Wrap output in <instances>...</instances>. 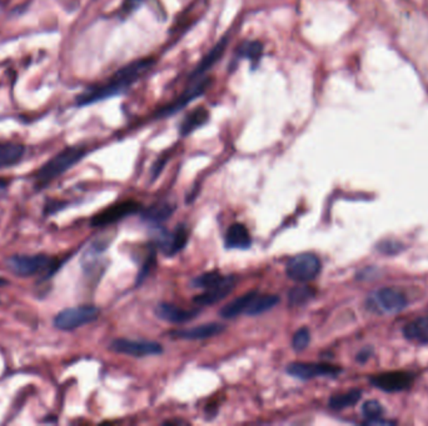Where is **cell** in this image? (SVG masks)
<instances>
[{"label":"cell","mask_w":428,"mask_h":426,"mask_svg":"<svg viewBox=\"0 0 428 426\" xmlns=\"http://www.w3.org/2000/svg\"><path fill=\"white\" fill-rule=\"evenodd\" d=\"M153 64L154 59L142 58L124 65L121 69L116 70V73L109 76L107 81L91 85L86 90H83L76 98V105L87 106L91 104L98 103L126 92L128 88L133 85L140 76H143L148 70L151 69Z\"/></svg>","instance_id":"cell-1"},{"label":"cell","mask_w":428,"mask_h":426,"mask_svg":"<svg viewBox=\"0 0 428 426\" xmlns=\"http://www.w3.org/2000/svg\"><path fill=\"white\" fill-rule=\"evenodd\" d=\"M87 149L84 146H68L62 150L57 156H53L35 174V180L38 186L49 184L54 179L68 172L70 167L81 162L87 156Z\"/></svg>","instance_id":"cell-2"},{"label":"cell","mask_w":428,"mask_h":426,"mask_svg":"<svg viewBox=\"0 0 428 426\" xmlns=\"http://www.w3.org/2000/svg\"><path fill=\"white\" fill-rule=\"evenodd\" d=\"M6 265L14 275L27 277L49 270L52 266H55V261L44 254L13 255L6 260Z\"/></svg>","instance_id":"cell-3"},{"label":"cell","mask_w":428,"mask_h":426,"mask_svg":"<svg viewBox=\"0 0 428 426\" xmlns=\"http://www.w3.org/2000/svg\"><path fill=\"white\" fill-rule=\"evenodd\" d=\"M99 309L93 305L76 306L68 308L58 312L54 317V327L59 330L70 331L84 327L97 320Z\"/></svg>","instance_id":"cell-4"},{"label":"cell","mask_w":428,"mask_h":426,"mask_svg":"<svg viewBox=\"0 0 428 426\" xmlns=\"http://www.w3.org/2000/svg\"><path fill=\"white\" fill-rule=\"evenodd\" d=\"M367 306L377 314H394L405 309L407 299L397 289L382 288L370 295Z\"/></svg>","instance_id":"cell-5"},{"label":"cell","mask_w":428,"mask_h":426,"mask_svg":"<svg viewBox=\"0 0 428 426\" xmlns=\"http://www.w3.org/2000/svg\"><path fill=\"white\" fill-rule=\"evenodd\" d=\"M321 269L322 264L319 256L307 253L293 256L286 266V273L295 282H307L316 279Z\"/></svg>","instance_id":"cell-6"},{"label":"cell","mask_w":428,"mask_h":426,"mask_svg":"<svg viewBox=\"0 0 428 426\" xmlns=\"http://www.w3.org/2000/svg\"><path fill=\"white\" fill-rule=\"evenodd\" d=\"M112 352L134 357L159 355L163 352V346L151 340L116 339L110 343Z\"/></svg>","instance_id":"cell-7"},{"label":"cell","mask_w":428,"mask_h":426,"mask_svg":"<svg viewBox=\"0 0 428 426\" xmlns=\"http://www.w3.org/2000/svg\"><path fill=\"white\" fill-rule=\"evenodd\" d=\"M140 209H142V205L134 200L116 202L114 205L107 207L100 213L94 215L91 225L92 226H108V225L114 224L116 221L127 218L132 214L138 213Z\"/></svg>","instance_id":"cell-8"},{"label":"cell","mask_w":428,"mask_h":426,"mask_svg":"<svg viewBox=\"0 0 428 426\" xmlns=\"http://www.w3.org/2000/svg\"><path fill=\"white\" fill-rule=\"evenodd\" d=\"M210 83H212L210 76H204L199 81L189 83V88L180 97L175 99L173 103L163 106L162 109L156 113V116H168L170 114H174V113H178L180 110L183 109L185 106L191 103L192 100L199 98L201 95H203L206 90L208 89Z\"/></svg>","instance_id":"cell-9"},{"label":"cell","mask_w":428,"mask_h":426,"mask_svg":"<svg viewBox=\"0 0 428 426\" xmlns=\"http://www.w3.org/2000/svg\"><path fill=\"white\" fill-rule=\"evenodd\" d=\"M287 373L302 380H309L319 376H336L341 369L327 364L292 363L287 368Z\"/></svg>","instance_id":"cell-10"},{"label":"cell","mask_w":428,"mask_h":426,"mask_svg":"<svg viewBox=\"0 0 428 426\" xmlns=\"http://www.w3.org/2000/svg\"><path fill=\"white\" fill-rule=\"evenodd\" d=\"M189 239V231L185 225L180 224L172 233L164 231L162 235L158 236V245L163 254L167 256H173L185 248Z\"/></svg>","instance_id":"cell-11"},{"label":"cell","mask_w":428,"mask_h":426,"mask_svg":"<svg viewBox=\"0 0 428 426\" xmlns=\"http://www.w3.org/2000/svg\"><path fill=\"white\" fill-rule=\"evenodd\" d=\"M234 288V277H226L225 280L218 282L217 285L206 289L203 294H199L193 299V301L199 306H208L225 299L227 295L231 293Z\"/></svg>","instance_id":"cell-12"},{"label":"cell","mask_w":428,"mask_h":426,"mask_svg":"<svg viewBox=\"0 0 428 426\" xmlns=\"http://www.w3.org/2000/svg\"><path fill=\"white\" fill-rule=\"evenodd\" d=\"M226 330V327L218 323H208L204 325H198L194 328L180 329L173 330L169 334L177 339L185 340H203L209 339L215 335H220Z\"/></svg>","instance_id":"cell-13"},{"label":"cell","mask_w":428,"mask_h":426,"mask_svg":"<svg viewBox=\"0 0 428 426\" xmlns=\"http://www.w3.org/2000/svg\"><path fill=\"white\" fill-rule=\"evenodd\" d=\"M199 309H182L180 306L162 303L156 308V317L164 322L173 324H183L197 317Z\"/></svg>","instance_id":"cell-14"},{"label":"cell","mask_w":428,"mask_h":426,"mask_svg":"<svg viewBox=\"0 0 428 426\" xmlns=\"http://www.w3.org/2000/svg\"><path fill=\"white\" fill-rule=\"evenodd\" d=\"M227 44H228V38H227V36H223V38H222V39H220V41L207 53V55L198 63L197 67L192 71L191 76H189V83L199 81V79H202V78L206 76V73L213 67L214 64L220 60L222 54L226 50Z\"/></svg>","instance_id":"cell-15"},{"label":"cell","mask_w":428,"mask_h":426,"mask_svg":"<svg viewBox=\"0 0 428 426\" xmlns=\"http://www.w3.org/2000/svg\"><path fill=\"white\" fill-rule=\"evenodd\" d=\"M372 384L384 392H399L410 386L411 376L402 371L386 373V374L377 375L376 378L372 379Z\"/></svg>","instance_id":"cell-16"},{"label":"cell","mask_w":428,"mask_h":426,"mask_svg":"<svg viewBox=\"0 0 428 426\" xmlns=\"http://www.w3.org/2000/svg\"><path fill=\"white\" fill-rule=\"evenodd\" d=\"M225 242L228 249H249L252 245V238L247 226L241 223L232 224L226 233Z\"/></svg>","instance_id":"cell-17"},{"label":"cell","mask_w":428,"mask_h":426,"mask_svg":"<svg viewBox=\"0 0 428 426\" xmlns=\"http://www.w3.org/2000/svg\"><path fill=\"white\" fill-rule=\"evenodd\" d=\"M209 119V111L203 108L197 106L196 109L191 110L187 116L183 118L180 123V132L182 137H188L189 134L196 132L197 129L203 127Z\"/></svg>","instance_id":"cell-18"},{"label":"cell","mask_w":428,"mask_h":426,"mask_svg":"<svg viewBox=\"0 0 428 426\" xmlns=\"http://www.w3.org/2000/svg\"><path fill=\"white\" fill-rule=\"evenodd\" d=\"M25 146L15 142H1L0 143V169L13 167L23 159Z\"/></svg>","instance_id":"cell-19"},{"label":"cell","mask_w":428,"mask_h":426,"mask_svg":"<svg viewBox=\"0 0 428 426\" xmlns=\"http://www.w3.org/2000/svg\"><path fill=\"white\" fill-rule=\"evenodd\" d=\"M258 294L257 290H252L249 293L241 295L237 299L232 300L231 303H228L226 306L222 308L220 311V315L225 319H233L237 317L238 315L243 314L250 305L252 300L255 299V295Z\"/></svg>","instance_id":"cell-20"},{"label":"cell","mask_w":428,"mask_h":426,"mask_svg":"<svg viewBox=\"0 0 428 426\" xmlns=\"http://www.w3.org/2000/svg\"><path fill=\"white\" fill-rule=\"evenodd\" d=\"M403 334L408 340L420 344H428V317H418L403 329Z\"/></svg>","instance_id":"cell-21"},{"label":"cell","mask_w":428,"mask_h":426,"mask_svg":"<svg viewBox=\"0 0 428 426\" xmlns=\"http://www.w3.org/2000/svg\"><path fill=\"white\" fill-rule=\"evenodd\" d=\"M174 210H175V207L172 202H156L145 209L143 212V219L148 220L151 223H162L164 220L168 219Z\"/></svg>","instance_id":"cell-22"},{"label":"cell","mask_w":428,"mask_h":426,"mask_svg":"<svg viewBox=\"0 0 428 426\" xmlns=\"http://www.w3.org/2000/svg\"><path fill=\"white\" fill-rule=\"evenodd\" d=\"M279 303V296L278 295H260L257 294L255 299L252 300L250 305L246 311L247 315L250 317H257L266 311L271 310L274 306Z\"/></svg>","instance_id":"cell-23"},{"label":"cell","mask_w":428,"mask_h":426,"mask_svg":"<svg viewBox=\"0 0 428 426\" xmlns=\"http://www.w3.org/2000/svg\"><path fill=\"white\" fill-rule=\"evenodd\" d=\"M262 54H263V46L260 41H244L238 46V57L248 59L252 63H258Z\"/></svg>","instance_id":"cell-24"},{"label":"cell","mask_w":428,"mask_h":426,"mask_svg":"<svg viewBox=\"0 0 428 426\" xmlns=\"http://www.w3.org/2000/svg\"><path fill=\"white\" fill-rule=\"evenodd\" d=\"M316 291L314 289L308 285H301L292 289L288 295V301L290 306H302L308 304L314 298Z\"/></svg>","instance_id":"cell-25"},{"label":"cell","mask_w":428,"mask_h":426,"mask_svg":"<svg viewBox=\"0 0 428 426\" xmlns=\"http://www.w3.org/2000/svg\"><path fill=\"white\" fill-rule=\"evenodd\" d=\"M361 397V392L359 390H351L346 394L336 395V397H330V406L332 409L342 410L346 409L348 406H352L357 403Z\"/></svg>","instance_id":"cell-26"},{"label":"cell","mask_w":428,"mask_h":426,"mask_svg":"<svg viewBox=\"0 0 428 426\" xmlns=\"http://www.w3.org/2000/svg\"><path fill=\"white\" fill-rule=\"evenodd\" d=\"M225 277H226L222 275L218 270L208 271V273H204L202 275L196 277V279L192 282V284H193L194 288H201L206 290V289L217 285V284L222 282V280H225Z\"/></svg>","instance_id":"cell-27"},{"label":"cell","mask_w":428,"mask_h":426,"mask_svg":"<svg viewBox=\"0 0 428 426\" xmlns=\"http://www.w3.org/2000/svg\"><path fill=\"white\" fill-rule=\"evenodd\" d=\"M362 413L365 415L367 422L368 421L377 420V419H381L382 418L383 406L381 404L378 403L377 400H368L363 404L362 406Z\"/></svg>","instance_id":"cell-28"},{"label":"cell","mask_w":428,"mask_h":426,"mask_svg":"<svg viewBox=\"0 0 428 426\" xmlns=\"http://www.w3.org/2000/svg\"><path fill=\"white\" fill-rule=\"evenodd\" d=\"M311 343V333L307 328H301L295 331L292 339V346L295 352H302L305 350L307 346Z\"/></svg>","instance_id":"cell-29"},{"label":"cell","mask_w":428,"mask_h":426,"mask_svg":"<svg viewBox=\"0 0 428 426\" xmlns=\"http://www.w3.org/2000/svg\"><path fill=\"white\" fill-rule=\"evenodd\" d=\"M156 260V250H152L149 255H148V258L145 260V264H143V268H142V270L139 271L138 279H137V284H140V282L145 280V277L148 275V273L151 270L152 266H153V261Z\"/></svg>","instance_id":"cell-30"},{"label":"cell","mask_w":428,"mask_h":426,"mask_svg":"<svg viewBox=\"0 0 428 426\" xmlns=\"http://www.w3.org/2000/svg\"><path fill=\"white\" fill-rule=\"evenodd\" d=\"M142 3V0H126L123 4V13H131Z\"/></svg>","instance_id":"cell-31"},{"label":"cell","mask_w":428,"mask_h":426,"mask_svg":"<svg viewBox=\"0 0 428 426\" xmlns=\"http://www.w3.org/2000/svg\"><path fill=\"white\" fill-rule=\"evenodd\" d=\"M8 186H9V180L6 178H0V194L6 191Z\"/></svg>","instance_id":"cell-32"},{"label":"cell","mask_w":428,"mask_h":426,"mask_svg":"<svg viewBox=\"0 0 428 426\" xmlns=\"http://www.w3.org/2000/svg\"><path fill=\"white\" fill-rule=\"evenodd\" d=\"M6 285H8V280L4 279V277H0V288H4Z\"/></svg>","instance_id":"cell-33"}]
</instances>
